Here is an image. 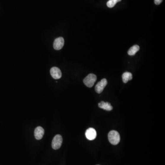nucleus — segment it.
<instances>
[{
	"label": "nucleus",
	"mask_w": 165,
	"mask_h": 165,
	"mask_svg": "<svg viewBox=\"0 0 165 165\" xmlns=\"http://www.w3.org/2000/svg\"><path fill=\"white\" fill-rule=\"evenodd\" d=\"M108 138L110 144L113 145H118L120 141L119 134L116 131H110L108 135Z\"/></svg>",
	"instance_id": "obj_1"
},
{
	"label": "nucleus",
	"mask_w": 165,
	"mask_h": 165,
	"mask_svg": "<svg viewBox=\"0 0 165 165\" xmlns=\"http://www.w3.org/2000/svg\"><path fill=\"white\" fill-rule=\"evenodd\" d=\"M97 80V77L95 74L90 73L84 79V83L87 87L91 88L94 85Z\"/></svg>",
	"instance_id": "obj_2"
},
{
	"label": "nucleus",
	"mask_w": 165,
	"mask_h": 165,
	"mask_svg": "<svg viewBox=\"0 0 165 165\" xmlns=\"http://www.w3.org/2000/svg\"><path fill=\"white\" fill-rule=\"evenodd\" d=\"M63 143V138L61 135H56L53 139L52 146L54 150H57L61 147Z\"/></svg>",
	"instance_id": "obj_3"
},
{
	"label": "nucleus",
	"mask_w": 165,
	"mask_h": 165,
	"mask_svg": "<svg viewBox=\"0 0 165 165\" xmlns=\"http://www.w3.org/2000/svg\"><path fill=\"white\" fill-rule=\"evenodd\" d=\"M108 84V81L105 79H103L98 83L95 87V90L96 93L100 94L102 92L105 87Z\"/></svg>",
	"instance_id": "obj_4"
},
{
	"label": "nucleus",
	"mask_w": 165,
	"mask_h": 165,
	"mask_svg": "<svg viewBox=\"0 0 165 165\" xmlns=\"http://www.w3.org/2000/svg\"><path fill=\"white\" fill-rule=\"evenodd\" d=\"M51 75L53 78L55 79H60L62 77V72L59 68L53 67L50 70Z\"/></svg>",
	"instance_id": "obj_5"
},
{
	"label": "nucleus",
	"mask_w": 165,
	"mask_h": 165,
	"mask_svg": "<svg viewBox=\"0 0 165 165\" xmlns=\"http://www.w3.org/2000/svg\"><path fill=\"white\" fill-rule=\"evenodd\" d=\"M97 134L96 131L93 128H89L86 131L85 136L88 140H92L96 138Z\"/></svg>",
	"instance_id": "obj_6"
},
{
	"label": "nucleus",
	"mask_w": 165,
	"mask_h": 165,
	"mask_svg": "<svg viewBox=\"0 0 165 165\" xmlns=\"http://www.w3.org/2000/svg\"><path fill=\"white\" fill-rule=\"evenodd\" d=\"M64 44V39L63 37L57 38L54 41L53 47L56 50H60L63 47Z\"/></svg>",
	"instance_id": "obj_7"
},
{
	"label": "nucleus",
	"mask_w": 165,
	"mask_h": 165,
	"mask_svg": "<svg viewBox=\"0 0 165 165\" xmlns=\"http://www.w3.org/2000/svg\"><path fill=\"white\" fill-rule=\"evenodd\" d=\"M45 131L41 127H38L35 130V136L36 140H40L43 137Z\"/></svg>",
	"instance_id": "obj_8"
},
{
	"label": "nucleus",
	"mask_w": 165,
	"mask_h": 165,
	"mask_svg": "<svg viewBox=\"0 0 165 165\" xmlns=\"http://www.w3.org/2000/svg\"><path fill=\"white\" fill-rule=\"evenodd\" d=\"M99 107L105 110L110 111L113 109V106L109 102H105L104 101H101L98 104Z\"/></svg>",
	"instance_id": "obj_9"
},
{
	"label": "nucleus",
	"mask_w": 165,
	"mask_h": 165,
	"mask_svg": "<svg viewBox=\"0 0 165 165\" xmlns=\"http://www.w3.org/2000/svg\"><path fill=\"white\" fill-rule=\"evenodd\" d=\"M133 75L132 73L129 72H125L122 75V79L124 83H127L129 80H132Z\"/></svg>",
	"instance_id": "obj_10"
},
{
	"label": "nucleus",
	"mask_w": 165,
	"mask_h": 165,
	"mask_svg": "<svg viewBox=\"0 0 165 165\" xmlns=\"http://www.w3.org/2000/svg\"><path fill=\"white\" fill-rule=\"evenodd\" d=\"M140 50V47L138 45H134L129 49L128 53L130 56H134Z\"/></svg>",
	"instance_id": "obj_11"
},
{
	"label": "nucleus",
	"mask_w": 165,
	"mask_h": 165,
	"mask_svg": "<svg viewBox=\"0 0 165 165\" xmlns=\"http://www.w3.org/2000/svg\"><path fill=\"white\" fill-rule=\"evenodd\" d=\"M121 1V0H109L107 2V6L109 8H112L115 6L117 2Z\"/></svg>",
	"instance_id": "obj_12"
},
{
	"label": "nucleus",
	"mask_w": 165,
	"mask_h": 165,
	"mask_svg": "<svg viewBox=\"0 0 165 165\" xmlns=\"http://www.w3.org/2000/svg\"><path fill=\"white\" fill-rule=\"evenodd\" d=\"M163 0H155V3L156 5H160Z\"/></svg>",
	"instance_id": "obj_13"
}]
</instances>
